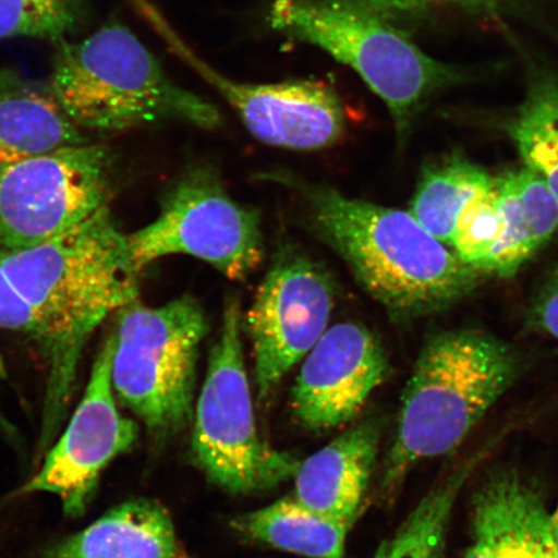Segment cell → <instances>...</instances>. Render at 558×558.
I'll return each instance as SVG.
<instances>
[{"instance_id": "cell-26", "label": "cell", "mask_w": 558, "mask_h": 558, "mask_svg": "<svg viewBox=\"0 0 558 558\" xmlns=\"http://www.w3.org/2000/svg\"><path fill=\"white\" fill-rule=\"evenodd\" d=\"M530 329L558 339V267L550 271L527 312Z\"/></svg>"}, {"instance_id": "cell-17", "label": "cell", "mask_w": 558, "mask_h": 558, "mask_svg": "<svg viewBox=\"0 0 558 558\" xmlns=\"http://www.w3.org/2000/svg\"><path fill=\"white\" fill-rule=\"evenodd\" d=\"M38 558H178L171 515L157 501H125Z\"/></svg>"}, {"instance_id": "cell-16", "label": "cell", "mask_w": 558, "mask_h": 558, "mask_svg": "<svg viewBox=\"0 0 558 558\" xmlns=\"http://www.w3.org/2000/svg\"><path fill=\"white\" fill-rule=\"evenodd\" d=\"M69 120L48 83L0 70V167L88 143Z\"/></svg>"}, {"instance_id": "cell-11", "label": "cell", "mask_w": 558, "mask_h": 558, "mask_svg": "<svg viewBox=\"0 0 558 558\" xmlns=\"http://www.w3.org/2000/svg\"><path fill=\"white\" fill-rule=\"evenodd\" d=\"M162 32L174 53L219 95L250 134L278 148L312 151L337 144L347 130V113L337 90L324 82L289 81L253 85L227 78L185 45L160 17Z\"/></svg>"}, {"instance_id": "cell-6", "label": "cell", "mask_w": 558, "mask_h": 558, "mask_svg": "<svg viewBox=\"0 0 558 558\" xmlns=\"http://www.w3.org/2000/svg\"><path fill=\"white\" fill-rule=\"evenodd\" d=\"M111 364L114 393L156 437L192 422L195 369L209 325L191 295L160 306L140 299L117 312Z\"/></svg>"}, {"instance_id": "cell-9", "label": "cell", "mask_w": 558, "mask_h": 558, "mask_svg": "<svg viewBox=\"0 0 558 558\" xmlns=\"http://www.w3.org/2000/svg\"><path fill=\"white\" fill-rule=\"evenodd\" d=\"M116 156L85 143L0 167V253L38 246L109 206Z\"/></svg>"}, {"instance_id": "cell-15", "label": "cell", "mask_w": 558, "mask_h": 558, "mask_svg": "<svg viewBox=\"0 0 558 558\" xmlns=\"http://www.w3.org/2000/svg\"><path fill=\"white\" fill-rule=\"evenodd\" d=\"M380 424L375 418L349 428L299 466L300 505L352 527L364 501L378 456Z\"/></svg>"}, {"instance_id": "cell-7", "label": "cell", "mask_w": 558, "mask_h": 558, "mask_svg": "<svg viewBox=\"0 0 558 558\" xmlns=\"http://www.w3.org/2000/svg\"><path fill=\"white\" fill-rule=\"evenodd\" d=\"M240 300L226 304L220 337L209 354L192 435L195 463L230 494L269 490L295 478L300 460L257 434L241 340Z\"/></svg>"}, {"instance_id": "cell-4", "label": "cell", "mask_w": 558, "mask_h": 558, "mask_svg": "<svg viewBox=\"0 0 558 558\" xmlns=\"http://www.w3.org/2000/svg\"><path fill=\"white\" fill-rule=\"evenodd\" d=\"M48 86L83 132L118 134L170 121L205 130L222 124L214 104L170 80L156 56L116 19L85 39L60 41Z\"/></svg>"}, {"instance_id": "cell-28", "label": "cell", "mask_w": 558, "mask_h": 558, "mask_svg": "<svg viewBox=\"0 0 558 558\" xmlns=\"http://www.w3.org/2000/svg\"><path fill=\"white\" fill-rule=\"evenodd\" d=\"M180 558H187V557H180Z\"/></svg>"}, {"instance_id": "cell-8", "label": "cell", "mask_w": 558, "mask_h": 558, "mask_svg": "<svg viewBox=\"0 0 558 558\" xmlns=\"http://www.w3.org/2000/svg\"><path fill=\"white\" fill-rule=\"evenodd\" d=\"M138 271L170 255L204 260L232 281H243L263 262L260 218L230 197L207 166L187 170L165 194L150 225L128 234Z\"/></svg>"}, {"instance_id": "cell-27", "label": "cell", "mask_w": 558, "mask_h": 558, "mask_svg": "<svg viewBox=\"0 0 558 558\" xmlns=\"http://www.w3.org/2000/svg\"><path fill=\"white\" fill-rule=\"evenodd\" d=\"M550 521H553V530L556 536V541L558 542V505L555 509L554 513H550Z\"/></svg>"}, {"instance_id": "cell-14", "label": "cell", "mask_w": 558, "mask_h": 558, "mask_svg": "<svg viewBox=\"0 0 558 558\" xmlns=\"http://www.w3.org/2000/svg\"><path fill=\"white\" fill-rule=\"evenodd\" d=\"M472 527L463 558H558L542 495L515 472L495 474L474 495Z\"/></svg>"}, {"instance_id": "cell-25", "label": "cell", "mask_w": 558, "mask_h": 558, "mask_svg": "<svg viewBox=\"0 0 558 558\" xmlns=\"http://www.w3.org/2000/svg\"><path fill=\"white\" fill-rule=\"evenodd\" d=\"M0 329L31 339L39 345V327L31 305L0 264Z\"/></svg>"}, {"instance_id": "cell-2", "label": "cell", "mask_w": 558, "mask_h": 558, "mask_svg": "<svg viewBox=\"0 0 558 558\" xmlns=\"http://www.w3.org/2000/svg\"><path fill=\"white\" fill-rule=\"evenodd\" d=\"M302 193L312 227L338 253L362 288L396 320L451 308L486 275L464 263L409 211L347 197L330 186L270 174Z\"/></svg>"}, {"instance_id": "cell-19", "label": "cell", "mask_w": 558, "mask_h": 558, "mask_svg": "<svg viewBox=\"0 0 558 558\" xmlns=\"http://www.w3.org/2000/svg\"><path fill=\"white\" fill-rule=\"evenodd\" d=\"M232 526L248 538L310 558H343L351 529L343 522L311 511L292 495L239 515Z\"/></svg>"}, {"instance_id": "cell-18", "label": "cell", "mask_w": 558, "mask_h": 558, "mask_svg": "<svg viewBox=\"0 0 558 558\" xmlns=\"http://www.w3.org/2000/svg\"><path fill=\"white\" fill-rule=\"evenodd\" d=\"M504 215V236L487 275L511 278L558 230V202L538 173L522 167L495 178Z\"/></svg>"}, {"instance_id": "cell-3", "label": "cell", "mask_w": 558, "mask_h": 558, "mask_svg": "<svg viewBox=\"0 0 558 558\" xmlns=\"http://www.w3.org/2000/svg\"><path fill=\"white\" fill-rule=\"evenodd\" d=\"M518 373V355L490 333L463 329L430 335L402 392L381 490L392 495L415 464L459 448Z\"/></svg>"}, {"instance_id": "cell-5", "label": "cell", "mask_w": 558, "mask_h": 558, "mask_svg": "<svg viewBox=\"0 0 558 558\" xmlns=\"http://www.w3.org/2000/svg\"><path fill=\"white\" fill-rule=\"evenodd\" d=\"M265 21L271 32L352 68L387 105L400 145L425 105L473 76L464 66L430 58L399 26L353 0H274Z\"/></svg>"}, {"instance_id": "cell-12", "label": "cell", "mask_w": 558, "mask_h": 558, "mask_svg": "<svg viewBox=\"0 0 558 558\" xmlns=\"http://www.w3.org/2000/svg\"><path fill=\"white\" fill-rule=\"evenodd\" d=\"M114 349L113 331L96 355L85 396L72 421L40 471L21 490L56 495L69 518L86 512L105 466L137 441V425L121 414L116 400L111 381Z\"/></svg>"}, {"instance_id": "cell-21", "label": "cell", "mask_w": 558, "mask_h": 558, "mask_svg": "<svg viewBox=\"0 0 558 558\" xmlns=\"http://www.w3.org/2000/svg\"><path fill=\"white\" fill-rule=\"evenodd\" d=\"M509 137L529 169L546 181L558 202V76L533 69L526 95L507 123Z\"/></svg>"}, {"instance_id": "cell-13", "label": "cell", "mask_w": 558, "mask_h": 558, "mask_svg": "<svg viewBox=\"0 0 558 558\" xmlns=\"http://www.w3.org/2000/svg\"><path fill=\"white\" fill-rule=\"evenodd\" d=\"M388 373L374 333L360 324L335 325L306 354L292 388V411L311 430L337 428L359 414Z\"/></svg>"}, {"instance_id": "cell-10", "label": "cell", "mask_w": 558, "mask_h": 558, "mask_svg": "<svg viewBox=\"0 0 558 558\" xmlns=\"http://www.w3.org/2000/svg\"><path fill=\"white\" fill-rule=\"evenodd\" d=\"M333 300L330 276L317 263L294 250L276 256L244 319L262 402L323 337Z\"/></svg>"}, {"instance_id": "cell-22", "label": "cell", "mask_w": 558, "mask_h": 558, "mask_svg": "<svg viewBox=\"0 0 558 558\" xmlns=\"http://www.w3.org/2000/svg\"><path fill=\"white\" fill-rule=\"evenodd\" d=\"M88 0H0V40L70 39L87 16Z\"/></svg>"}, {"instance_id": "cell-1", "label": "cell", "mask_w": 558, "mask_h": 558, "mask_svg": "<svg viewBox=\"0 0 558 558\" xmlns=\"http://www.w3.org/2000/svg\"><path fill=\"white\" fill-rule=\"evenodd\" d=\"M0 264L39 327L38 347L48 367L44 452L66 415L90 337L138 299L140 271L109 206L38 246L0 253Z\"/></svg>"}, {"instance_id": "cell-24", "label": "cell", "mask_w": 558, "mask_h": 558, "mask_svg": "<svg viewBox=\"0 0 558 558\" xmlns=\"http://www.w3.org/2000/svg\"><path fill=\"white\" fill-rule=\"evenodd\" d=\"M520 0H368V9L397 25L403 17L415 16L435 5H453L471 15L500 20L513 11Z\"/></svg>"}, {"instance_id": "cell-23", "label": "cell", "mask_w": 558, "mask_h": 558, "mask_svg": "<svg viewBox=\"0 0 558 558\" xmlns=\"http://www.w3.org/2000/svg\"><path fill=\"white\" fill-rule=\"evenodd\" d=\"M497 183L474 195L460 213L452 250L460 259L487 275L488 264L504 236Z\"/></svg>"}, {"instance_id": "cell-20", "label": "cell", "mask_w": 558, "mask_h": 558, "mask_svg": "<svg viewBox=\"0 0 558 558\" xmlns=\"http://www.w3.org/2000/svg\"><path fill=\"white\" fill-rule=\"evenodd\" d=\"M494 180L484 167L453 153L424 167L409 213L435 239L452 250L460 213Z\"/></svg>"}]
</instances>
